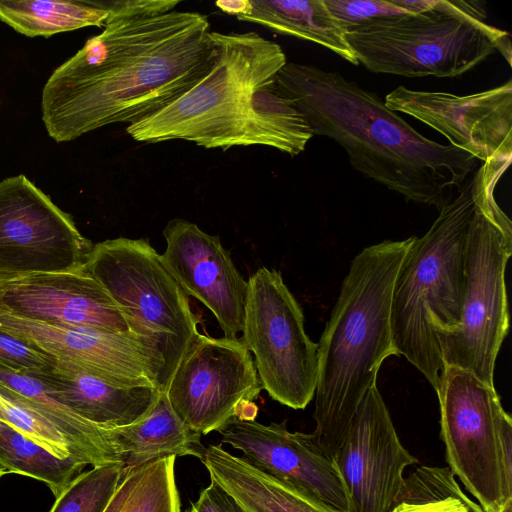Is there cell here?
<instances>
[{"instance_id": "6da1fadb", "label": "cell", "mask_w": 512, "mask_h": 512, "mask_svg": "<svg viewBox=\"0 0 512 512\" xmlns=\"http://www.w3.org/2000/svg\"><path fill=\"white\" fill-rule=\"evenodd\" d=\"M216 57L210 23L199 12L107 19L44 85L46 131L61 143L106 125L135 124L194 87Z\"/></svg>"}, {"instance_id": "7a4b0ae2", "label": "cell", "mask_w": 512, "mask_h": 512, "mask_svg": "<svg viewBox=\"0 0 512 512\" xmlns=\"http://www.w3.org/2000/svg\"><path fill=\"white\" fill-rule=\"evenodd\" d=\"M274 84L313 136L335 141L355 170L407 201L441 210L479 163L458 147L420 134L377 94L338 72L287 62Z\"/></svg>"}, {"instance_id": "3957f363", "label": "cell", "mask_w": 512, "mask_h": 512, "mask_svg": "<svg viewBox=\"0 0 512 512\" xmlns=\"http://www.w3.org/2000/svg\"><path fill=\"white\" fill-rule=\"evenodd\" d=\"M416 236L365 247L351 261L318 346L312 433L332 459L383 361L394 355L391 300L398 269Z\"/></svg>"}, {"instance_id": "277c9868", "label": "cell", "mask_w": 512, "mask_h": 512, "mask_svg": "<svg viewBox=\"0 0 512 512\" xmlns=\"http://www.w3.org/2000/svg\"><path fill=\"white\" fill-rule=\"evenodd\" d=\"M480 183L479 168L441 210L422 237H415L398 269L391 300V330L405 357L437 392L444 363L435 335L461 315L466 250Z\"/></svg>"}, {"instance_id": "5b68a950", "label": "cell", "mask_w": 512, "mask_h": 512, "mask_svg": "<svg viewBox=\"0 0 512 512\" xmlns=\"http://www.w3.org/2000/svg\"><path fill=\"white\" fill-rule=\"evenodd\" d=\"M217 57L210 72L159 112L126 127L147 143L181 139L207 149L251 146L255 93L287 63L281 46L255 32L212 31Z\"/></svg>"}, {"instance_id": "8992f818", "label": "cell", "mask_w": 512, "mask_h": 512, "mask_svg": "<svg viewBox=\"0 0 512 512\" xmlns=\"http://www.w3.org/2000/svg\"><path fill=\"white\" fill-rule=\"evenodd\" d=\"M472 1L429 0L426 9L372 19L346 29L358 65L404 77L453 78L499 51L511 63L506 31L485 22Z\"/></svg>"}, {"instance_id": "52a82bcc", "label": "cell", "mask_w": 512, "mask_h": 512, "mask_svg": "<svg viewBox=\"0 0 512 512\" xmlns=\"http://www.w3.org/2000/svg\"><path fill=\"white\" fill-rule=\"evenodd\" d=\"M511 160L491 159L479 167L460 319L452 327L435 330L444 365L467 370L491 386L509 327L505 271L512 253V223L496 201L495 188Z\"/></svg>"}, {"instance_id": "ba28073f", "label": "cell", "mask_w": 512, "mask_h": 512, "mask_svg": "<svg viewBox=\"0 0 512 512\" xmlns=\"http://www.w3.org/2000/svg\"><path fill=\"white\" fill-rule=\"evenodd\" d=\"M84 270L118 305L130 330L160 364L165 391L179 361L199 334L188 295L163 266L147 239L116 238L94 244Z\"/></svg>"}, {"instance_id": "9c48e42d", "label": "cell", "mask_w": 512, "mask_h": 512, "mask_svg": "<svg viewBox=\"0 0 512 512\" xmlns=\"http://www.w3.org/2000/svg\"><path fill=\"white\" fill-rule=\"evenodd\" d=\"M448 467L484 512L512 500V420L495 386L445 366L436 392Z\"/></svg>"}, {"instance_id": "30bf717a", "label": "cell", "mask_w": 512, "mask_h": 512, "mask_svg": "<svg viewBox=\"0 0 512 512\" xmlns=\"http://www.w3.org/2000/svg\"><path fill=\"white\" fill-rule=\"evenodd\" d=\"M247 283L242 341L254 354L262 388L304 409L315 395L318 346L305 332L302 308L275 269L259 268Z\"/></svg>"}, {"instance_id": "8fae6325", "label": "cell", "mask_w": 512, "mask_h": 512, "mask_svg": "<svg viewBox=\"0 0 512 512\" xmlns=\"http://www.w3.org/2000/svg\"><path fill=\"white\" fill-rule=\"evenodd\" d=\"M262 385L242 339L198 334L165 390L179 419L199 434L219 432L232 418L254 420Z\"/></svg>"}, {"instance_id": "7c38bea8", "label": "cell", "mask_w": 512, "mask_h": 512, "mask_svg": "<svg viewBox=\"0 0 512 512\" xmlns=\"http://www.w3.org/2000/svg\"><path fill=\"white\" fill-rule=\"evenodd\" d=\"M93 244L25 175L0 182V280L84 267Z\"/></svg>"}, {"instance_id": "4fadbf2b", "label": "cell", "mask_w": 512, "mask_h": 512, "mask_svg": "<svg viewBox=\"0 0 512 512\" xmlns=\"http://www.w3.org/2000/svg\"><path fill=\"white\" fill-rule=\"evenodd\" d=\"M333 461L350 512H391L404 469L418 459L401 444L377 385L362 398Z\"/></svg>"}, {"instance_id": "5bb4252c", "label": "cell", "mask_w": 512, "mask_h": 512, "mask_svg": "<svg viewBox=\"0 0 512 512\" xmlns=\"http://www.w3.org/2000/svg\"><path fill=\"white\" fill-rule=\"evenodd\" d=\"M394 112L407 114L439 132L450 144L482 163L512 158V81L491 89L456 95L397 86L384 99Z\"/></svg>"}, {"instance_id": "9a60e30c", "label": "cell", "mask_w": 512, "mask_h": 512, "mask_svg": "<svg viewBox=\"0 0 512 512\" xmlns=\"http://www.w3.org/2000/svg\"><path fill=\"white\" fill-rule=\"evenodd\" d=\"M0 328L113 385L159 389V361L145 341L132 332L48 325L1 309Z\"/></svg>"}, {"instance_id": "2e32d148", "label": "cell", "mask_w": 512, "mask_h": 512, "mask_svg": "<svg viewBox=\"0 0 512 512\" xmlns=\"http://www.w3.org/2000/svg\"><path fill=\"white\" fill-rule=\"evenodd\" d=\"M163 235L167 246L160 258L167 272L213 313L224 337L236 338L243 330L248 283L220 238L180 218L170 220Z\"/></svg>"}, {"instance_id": "e0dca14e", "label": "cell", "mask_w": 512, "mask_h": 512, "mask_svg": "<svg viewBox=\"0 0 512 512\" xmlns=\"http://www.w3.org/2000/svg\"><path fill=\"white\" fill-rule=\"evenodd\" d=\"M221 443L243 453L259 470L350 512L346 489L333 459L312 433L290 432L286 421L264 425L232 418L220 431Z\"/></svg>"}, {"instance_id": "ac0fdd59", "label": "cell", "mask_w": 512, "mask_h": 512, "mask_svg": "<svg viewBox=\"0 0 512 512\" xmlns=\"http://www.w3.org/2000/svg\"><path fill=\"white\" fill-rule=\"evenodd\" d=\"M0 309L48 325L131 332L118 305L84 268L0 280Z\"/></svg>"}, {"instance_id": "d6986e66", "label": "cell", "mask_w": 512, "mask_h": 512, "mask_svg": "<svg viewBox=\"0 0 512 512\" xmlns=\"http://www.w3.org/2000/svg\"><path fill=\"white\" fill-rule=\"evenodd\" d=\"M82 418L106 429L143 419L162 391L155 387L113 385L80 367L56 359L49 369L27 373Z\"/></svg>"}, {"instance_id": "ffe728a7", "label": "cell", "mask_w": 512, "mask_h": 512, "mask_svg": "<svg viewBox=\"0 0 512 512\" xmlns=\"http://www.w3.org/2000/svg\"><path fill=\"white\" fill-rule=\"evenodd\" d=\"M200 460L210 479L248 512H344L302 488L259 470L221 445L204 448Z\"/></svg>"}, {"instance_id": "44dd1931", "label": "cell", "mask_w": 512, "mask_h": 512, "mask_svg": "<svg viewBox=\"0 0 512 512\" xmlns=\"http://www.w3.org/2000/svg\"><path fill=\"white\" fill-rule=\"evenodd\" d=\"M0 394L45 418L69 440L74 457L93 467L123 464L114 430L100 427L51 395L35 378L0 369Z\"/></svg>"}, {"instance_id": "7402d4cb", "label": "cell", "mask_w": 512, "mask_h": 512, "mask_svg": "<svg viewBox=\"0 0 512 512\" xmlns=\"http://www.w3.org/2000/svg\"><path fill=\"white\" fill-rule=\"evenodd\" d=\"M237 19L316 43L358 65L346 39V28L325 0H246Z\"/></svg>"}, {"instance_id": "603a6c76", "label": "cell", "mask_w": 512, "mask_h": 512, "mask_svg": "<svg viewBox=\"0 0 512 512\" xmlns=\"http://www.w3.org/2000/svg\"><path fill=\"white\" fill-rule=\"evenodd\" d=\"M124 457V467L133 469L166 456L202 457L204 447L198 432L186 426L162 391L151 411L140 421L115 428Z\"/></svg>"}, {"instance_id": "cb8c5ba5", "label": "cell", "mask_w": 512, "mask_h": 512, "mask_svg": "<svg viewBox=\"0 0 512 512\" xmlns=\"http://www.w3.org/2000/svg\"><path fill=\"white\" fill-rule=\"evenodd\" d=\"M109 14L104 0H0V20L28 37L104 26Z\"/></svg>"}, {"instance_id": "d4e9b609", "label": "cell", "mask_w": 512, "mask_h": 512, "mask_svg": "<svg viewBox=\"0 0 512 512\" xmlns=\"http://www.w3.org/2000/svg\"><path fill=\"white\" fill-rule=\"evenodd\" d=\"M176 456L152 460L124 474L103 512H181Z\"/></svg>"}, {"instance_id": "484cf974", "label": "cell", "mask_w": 512, "mask_h": 512, "mask_svg": "<svg viewBox=\"0 0 512 512\" xmlns=\"http://www.w3.org/2000/svg\"><path fill=\"white\" fill-rule=\"evenodd\" d=\"M86 465L58 458L0 420V469L44 482L57 497Z\"/></svg>"}, {"instance_id": "4316f807", "label": "cell", "mask_w": 512, "mask_h": 512, "mask_svg": "<svg viewBox=\"0 0 512 512\" xmlns=\"http://www.w3.org/2000/svg\"><path fill=\"white\" fill-rule=\"evenodd\" d=\"M469 500L449 467L420 466L404 479L391 512H468Z\"/></svg>"}, {"instance_id": "83f0119b", "label": "cell", "mask_w": 512, "mask_h": 512, "mask_svg": "<svg viewBox=\"0 0 512 512\" xmlns=\"http://www.w3.org/2000/svg\"><path fill=\"white\" fill-rule=\"evenodd\" d=\"M123 474V464L81 472L56 497L50 512H103Z\"/></svg>"}, {"instance_id": "f1b7e54d", "label": "cell", "mask_w": 512, "mask_h": 512, "mask_svg": "<svg viewBox=\"0 0 512 512\" xmlns=\"http://www.w3.org/2000/svg\"><path fill=\"white\" fill-rule=\"evenodd\" d=\"M0 420L58 458L74 457L69 440L45 418L0 394ZM76 459V458H75Z\"/></svg>"}, {"instance_id": "f546056e", "label": "cell", "mask_w": 512, "mask_h": 512, "mask_svg": "<svg viewBox=\"0 0 512 512\" xmlns=\"http://www.w3.org/2000/svg\"><path fill=\"white\" fill-rule=\"evenodd\" d=\"M56 358L0 328V369L27 374L51 368Z\"/></svg>"}, {"instance_id": "4dcf8cb0", "label": "cell", "mask_w": 512, "mask_h": 512, "mask_svg": "<svg viewBox=\"0 0 512 512\" xmlns=\"http://www.w3.org/2000/svg\"><path fill=\"white\" fill-rule=\"evenodd\" d=\"M326 5L347 29L388 15L410 13L392 0H325Z\"/></svg>"}, {"instance_id": "1f68e13d", "label": "cell", "mask_w": 512, "mask_h": 512, "mask_svg": "<svg viewBox=\"0 0 512 512\" xmlns=\"http://www.w3.org/2000/svg\"><path fill=\"white\" fill-rule=\"evenodd\" d=\"M107 19L156 16L171 12L178 0H107Z\"/></svg>"}, {"instance_id": "d6a6232c", "label": "cell", "mask_w": 512, "mask_h": 512, "mask_svg": "<svg viewBox=\"0 0 512 512\" xmlns=\"http://www.w3.org/2000/svg\"><path fill=\"white\" fill-rule=\"evenodd\" d=\"M201 491L198 499L192 503L191 512H248L233 496L216 481Z\"/></svg>"}, {"instance_id": "836d02e7", "label": "cell", "mask_w": 512, "mask_h": 512, "mask_svg": "<svg viewBox=\"0 0 512 512\" xmlns=\"http://www.w3.org/2000/svg\"><path fill=\"white\" fill-rule=\"evenodd\" d=\"M468 512H484L479 504H476L471 499L468 502Z\"/></svg>"}, {"instance_id": "e575fe53", "label": "cell", "mask_w": 512, "mask_h": 512, "mask_svg": "<svg viewBox=\"0 0 512 512\" xmlns=\"http://www.w3.org/2000/svg\"><path fill=\"white\" fill-rule=\"evenodd\" d=\"M498 512H512V500L508 501L505 506Z\"/></svg>"}, {"instance_id": "d590c367", "label": "cell", "mask_w": 512, "mask_h": 512, "mask_svg": "<svg viewBox=\"0 0 512 512\" xmlns=\"http://www.w3.org/2000/svg\"><path fill=\"white\" fill-rule=\"evenodd\" d=\"M3 475H5V473L0 469V479L2 478Z\"/></svg>"}, {"instance_id": "8d00e7d4", "label": "cell", "mask_w": 512, "mask_h": 512, "mask_svg": "<svg viewBox=\"0 0 512 512\" xmlns=\"http://www.w3.org/2000/svg\"><path fill=\"white\" fill-rule=\"evenodd\" d=\"M185 512H191V511H190V510H189V511H188V510H186Z\"/></svg>"}]
</instances>
